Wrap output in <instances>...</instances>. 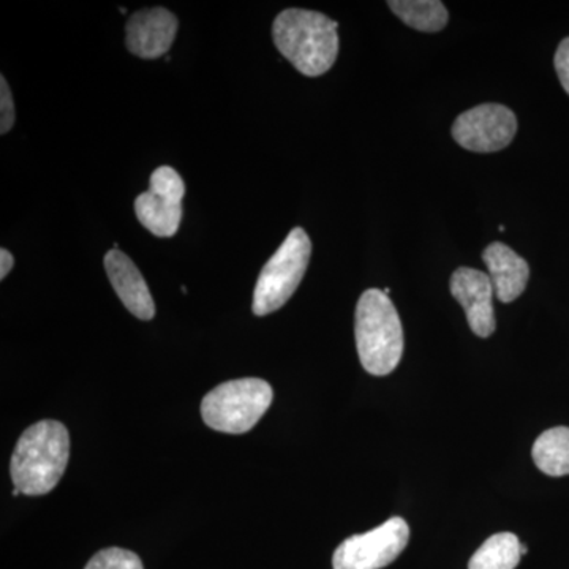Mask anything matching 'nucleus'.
<instances>
[{"instance_id":"f257e3e1","label":"nucleus","mask_w":569,"mask_h":569,"mask_svg":"<svg viewBox=\"0 0 569 569\" xmlns=\"http://www.w3.org/2000/svg\"><path fill=\"white\" fill-rule=\"evenodd\" d=\"M70 458V437L58 421H40L24 430L13 456L10 475L24 496H44L58 486Z\"/></svg>"},{"instance_id":"ddd939ff","label":"nucleus","mask_w":569,"mask_h":569,"mask_svg":"<svg viewBox=\"0 0 569 569\" xmlns=\"http://www.w3.org/2000/svg\"><path fill=\"white\" fill-rule=\"evenodd\" d=\"M535 466L549 477L569 475V427H553L535 441L531 449Z\"/></svg>"},{"instance_id":"a211bd4d","label":"nucleus","mask_w":569,"mask_h":569,"mask_svg":"<svg viewBox=\"0 0 569 569\" xmlns=\"http://www.w3.org/2000/svg\"><path fill=\"white\" fill-rule=\"evenodd\" d=\"M553 63H556L557 74H559L561 86H563L565 91H567L569 96V37L559 44V50L556 52Z\"/></svg>"},{"instance_id":"1a4fd4ad","label":"nucleus","mask_w":569,"mask_h":569,"mask_svg":"<svg viewBox=\"0 0 569 569\" xmlns=\"http://www.w3.org/2000/svg\"><path fill=\"white\" fill-rule=\"evenodd\" d=\"M451 295L466 310L468 325L478 337H490L496 331L492 280L478 269L459 268L451 277Z\"/></svg>"},{"instance_id":"9b49d317","label":"nucleus","mask_w":569,"mask_h":569,"mask_svg":"<svg viewBox=\"0 0 569 569\" xmlns=\"http://www.w3.org/2000/svg\"><path fill=\"white\" fill-rule=\"evenodd\" d=\"M104 269L116 295L127 310L140 320H152L156 316V305L137 264L121 250L112 249L104 254Z\"/></svg>"},{"instance_id":"9d476101","label":"nucleus","mask_w":569,"mask_h":569,"mask_svg":"<svg viewBox=\"0 0 569 569\" xmlns=\"http://www.w3.org/2000/svg\"><path fill=\"white\" fill-rule=\"evenodd\" d=\"M178 26V18L162 7L137 11L127 22V48L132 54L149 61L162 58L171 50Z\"/></svg>"},{"instance_id":"0eeeda50","label":"nucleus","mask_w":569,"mask_h":569,"mask_svg":"<svg viewBox=\"0 0 569 569\" xmlns=\"http://www.w3.org/2000/svg\"><path fill=\"white\" fill-rule=\"evenodd\" d=\"M186 183L171 167H160L149 179L148 192L134 200V213L146 230L157 238H173L182 222Z\"/></svg>"},{"instance_id":"4468645a","label":"nucleus","mask_w":569,"mask_h":569,"mask_svg":"<svg viewBox=\"0 0 569 569\" xmlns=\"http://www.w3.org/2000/svg\"><path fill=\"white\" fill-rule=\"evenodd\" d=\"M388 7L417 31L438 32L448 24V11L438 0H391Z\"/></svg>"},{"instance_id":"2eb2a0df","label":"nucleus","mask_w":569,"mask_h":569,"mask_svg":"<svg viewBox=\"0 0 569 569\" xmlns=\"http://www.w3.org/2000/svg\"><path fill=\"white\" fill-rule=\"evenodd\" d=\"M520 557L519 538L515 533H497L473 553L468 569H516Z\"/></svg>"},{"instance_id":"f8f14e48","label":"nucleus","mask_w":569,"mask_h":569,"mask_svg":"<svg viewBox=\"0 0 569 569\" xmlns=\"http://www.w3.org/2000/svg\"><path fill=\"white\" fill-rule=\"evenodd\" d=\"M482 260L489 269L497 299L508 305L526 291L530 279V268L522 257L501 242L486 247Z\"/></svg>"},{"instance_id":"aec40b11","label":"nucleus","mask_w":569,"mask_h":569,"mask_svg":"<svg viewBox=\"0 0 569 569\" xmlns=\"http://www.w3.org/2000/svg\"><path fill=\"white\" fill-rule=\"evenodd\" d=\"M529 552V548L527 546L520 545V556H526Z\"/></svg>"},{"instance_id":"f3484780","label":"nucleus","mask_w":569,"mask_h":569,"mask_svg":"<svg viewBox=\"0 0 569 569\" xmlns=\"http://www.w3.org/2000/svg\"><path fill=\"white\" fill-rule=\"evenodd\" d=\"M14 102L6 77L0 78V133H9L14 123Z\"/></svg>"},{"instance_id":"6e6552de","label":"nucleus","mask_w":569,"mask_h":569,"mask_svg":"<svg viewBox=\"0 0 569 569\" xmlns=\"http://www.w3.org/2000/svg\"><path fill=\"white\" fill-rule=\"evenodd\" d=\"M518 132L515 112L503 104L486 103L471 108L456 119L452 137L471 152H497L507 148Z\"/></svg>"},{"instance_id":"dca6fc26","label":"nucleus","mask_w":569,"mask_h":569,"mask_svg":"<svg viewBox=\"0 0 569 569\" xmlns=\"http://www.w3.org/2000/svg\"><path fill=\"white\" fill-rule=\"evenodd\" d=\"M84 569H144L140 557L130 550L110 548L100 550Z\"/></svg>"},{"instance_id":"423d86ee","label":"nucleus","mask_w":569,"mask_h":569,"mask_svg":"<svg viewBox=\"0 0 569 569\" xmlns=\"http://www.w3.org/2000/svg\"><path fill=\"white\" fill-rule=\"evenodd\" d=\"M410 529L402 518H392L367 533L347 538L332 557L335 569H381L403 552Z\"/></svg>"},{"instance_id":"f03ea898","label":"nucleus","mask_w":569,"mask_h":569,"mask_svg":"<svg viewBox=\"0 0 569 569\" xmlns=\"http://www.w3.org/2000/svg\"><path fill=\"white\" fill-rule=\"evenodd\" d=\"M336 21L318 11L288 9L276 18L272 39L277 50L306 77H321L339 54Z\"/></svg>"},{"instance_id":"7ed1b4c3","label":"nucleus","mask_w":569,"mask_h":569,"mask_svg":"<svg viewBox=\"0 0 569 569\" xmlns=\"http://www.w3.org/2000/svg\"><path fill=\"white\" fill-rule=\"evenodd\" d=\"M359 361L370 376H389L403 355V329L383 290L370 288L359 298L355 316Z\"/></svg>"},{"instance_id":"6ab92c4d","label":"nucleus","mask_w":569,"mask_h":569,"mask_svg":"<svg viewBox=\"0 0 569 569\" xmlns=\"http://www.w3.org/2000/svg\"><path fill=\"white\" fill-rule=\"evenodd\" d=\"M13 254H11L7 249L0 250V279L3 280L10 274L11 269H13Z\"/></svg>"},{"instance_id":"39448f33","label":"nucleus","mask_w":569,"mask_h":569,"mask_svg":"<svg viewBox=\"0 0 569 569\" xmlns=\"http://www.w3.org/2000/svg\"><path fill=\"white\" fill-rule=\"evenodd\" d=\"M312 242L302 228H295L261 269L254 287L252 310L264 317L290 301L309 268Z\"/></svg>"},{"instance_id":"20e7f679","label":"nucleus","mask_w":569,"mask_h":569,"mask_svg":"<svg viewBox=\"0 0 569 569\" xmlns=\"http://www.w3.org/2000/svg\"><path fill=\"white\" fill-rule=\"evenodd\" d=\"M274 391L261 378H239L213 388L201 402V417L213 430L246 433L263 418Z\"/></svg>"}]
</instances>
